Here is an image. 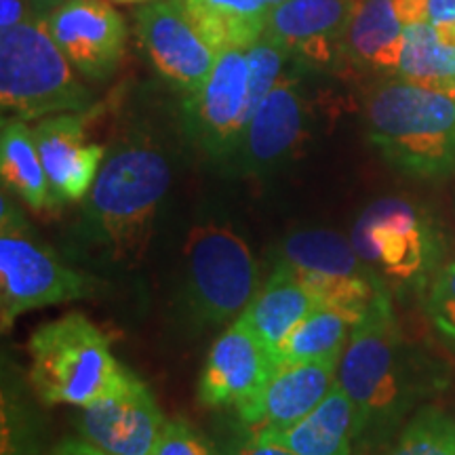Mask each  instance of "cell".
I'll use <instances>...</instances> for the list:
<instances>
[{"mask_svg":"<svg viewBox=\"0 0 455 455\" xmlns=\"http://www.w3.org/2000/svg\"><path fill=\"white\" fill-rule=\"evenodd\" d=\"M169 186L171 164L155 141H121L101 163L84 196L76 226L78 244L104 266H138Z\"/></svg>","mask_w":455,"mask_h":455,"instance_id":"1","label":"cell"},{"mask_svg":"<svg viewBox=\"0 0 455 455\" xmlns=\"http://www.w3.org/2000/svg\"><path fill=\"white\" fill-rule=\"evenodd\" d=\"M338 382L355 407L356 441L388 435L419 396L413 355L386 287L352 329L339 361Z\"/></svg>","mask_w":455,"mask_h":455,"instance_id":"2","label":"cell"},{"mask_svg":"<svg viewBox=\"0 0 455 455\" xmlns=\"http://www.w3.org/2000/svg\"><path fill=\"white\" fill-rule=\"evenodd\" d=\"M369 141L411 178L455 173V93L403 78L379 83L365 106Z\"/></svg>","mask_w":455,"mask_h":455,"instance_id":"3","label":"cell"},{"mask_svg":"<svg viewBox=\"0 0 455 455\" xmlns=\"http://www.w3.org/2000/svg\"><path fill=\"white\" fill-rule=\"evenodd\" d=\"M32 390L47 405L87 407L135 382L112 355L110 341L81 312H68L30 335Z\"/></svg>","mask_w":455,"mask_h":455,"instance_id":"4","label":"cell"},{"mask_svg":"<svg viewBox=\"0 0 455 455\" xmlns=\"http://www.w3.org/2000/svg\"><path fill=\"white\" fill-rule=\"evenodd\" d=\"M47 21L28 17L0 34V106L13 121H41L68 112H87L93 93L76 76Z\"/></svg>","mask_w":455,"mask_h":455,"instance_id":"5","label":"cell"},{"mask_svg":"<svg viewBox=\"0 0 455 455\" xmlns=\"http://www.w3.org/2000/svg\"><path fill=\"white\" fill-rule=\"evenodd\" d=\"M98 281L70 268L47 243L34 235L24 212L0 198V323L3 329L26 312L91 298Z\"/></svg>","mask_w":455,"mask_h":455,"instance_id":"6","label":"cell"},{"mask_svg":"<svg viewBox=\"0 0 455 455\" xmlns=\"http://www.w3.org/2000/svg\"><path fill=\"white\" fill-rule=\"evenodd\" d=\"M184 259V308L195 327L224 325L258 293V261L232 226L212 220L192 228Z\"/></svg>","mask_w":455,"mask_h":455,"instance_id":"7","label":"cell"},{"mask_svg":"<svg viewBox=\"0 0 455 455\" xmlns=\"http://www.w3.org/2000/svg\"><path fill=\"white\" fill-rule=\"evenodd\" d=\"M350 241L384 287L422 283L441 258L428 215L405 198H379L369 204L356 218Z\"/></svg>","mask_w":455,"mask_h":455,"instance_id":"8","label":"cell"},{"mask_svg":"<svg viewBox=\"0 0 455 455\" xmlns=\"http://www.w3.org/2000/svg\"><path fill=\"white\" fill-rule=\"evenodd\" d=\"M275 264L287 268L308 289L316 304L331 306L361 321L382 281L358 258L350 238L339 232L295 230L278 247Z\"/></svg>","mask_w":455,"mask_h":455,"instance_id":"9","label":"cell"},{"mask_svg":"<svg viewBox=\"0 0 455 455\" xmlns=\"http://www.w3.org/2000/svg\"><path fill=\"white\" fill-rule=\"evenodd\" d=\"M259 104L247 49H228L220 53L207 81L184 98V129L198 150L228 161Z\"/></svg>","mask_w":455,"mask_h":455,"instance_id":"10","label":"cell"},{"mask_svg":"<svg viewBox=\"0 0 455 455\" xmlns=\"http://www.w3.org/2000/svg\"><path fill=\"white\" fill-rule=\"evenodd\" d=\"M308 101L304 89L284 72L253 112L241 144L228 161L243 175L270 173L293 161L308 135Z\"/></svg>","mask_w":455,"mask_h":455,"instance_id":"11","label":"cell"},{"mask_svg":"<svg viewBox=\"0 0 455 455\" xmlns=\"http://www.w3.org/2000/svg\"><path fill=\"white\" fill-rule=\"evenodd\" d=\"M138 34L148 57L184 95L212 74L220 53L203 38L180 0H150L138 11Z\"/></svg>","mask_w":455,"mask_h":455,"instance_id":"12","label":"cell"},{"mask_svg":"<svg viewBox=\"0 0 455 455\" xmlns=\"http://www.w3.org/2000/svg\"><path fill=\"white\" fill-rule=\"evenodd\" d=\"M270 346L244 318L215 339L198 378V401L207 407H238L258 395L276 371Z\"/></svg>","mask_w":455,"mask_h":455,"instance_id":"13","label":"cell"},{"mask_svg":"<svg viewBox=\"0 0 455 455\" xmlns=\"http://www.w3.org/2000/svg\"><path fill=\"white\" fill-rule=\"evenodd\" d=\"M47 28L84 78L106 81L116 72L127 43V24L106 0H66L49 15Z\"/></svg>","mask_w":455,"mask_h":455,"instance_id":"14","label":"cell"},{"mask_svg":"<svg viewBox=\"0 0 455 455\" xmlns=\"http://www.w3.org/2000/svg\"><path fill=\"white\" fill-rule=\"evenodd\" d=\"M167 419L138 378L118 395L81 407L76 430L108 455H155Z\"/></svg>","mask_w":455,"mask_h":455,"instance_id":"15","label":"cell"},{"mask_svg":"<svg viewBox=\"0 0 455 455\" xmlns=\"http://www.w3.org/2000/svg\"><path fill=\"white\" fill-rule=\"evenodd\" d=\"M341 358L278 365L258 395L236 407L251 432L283 430L299 422L329 395L338 379Z\"/></svg>","mask_w":455,"mask_h":455,"instance_id":"16","label":"cell"},{"mask_svg":"<svg viewBox=\"0 0 455 455\" xmlns=\"http://www.w3.org/2000/svg\"><path fill=\"white\" fill-rule=\"evenodd\" d=\"M32 133L55 203L64 207L66 203L83 201L104 163V146L87 140L83 114L41 118Z\"/></svg>","mask_w":455,"mask_h":455,"instance_id":"17","label":"cell"},{"mask_svg":"<svg viewBox=\"0 0 455 455\" xmlns=\"http://www.w3.org/2000/svg\"><path fill=\"white\" fill-rule=\"evenodd\" d=\"M355 4L356 0H283L270 11L266 36L304 64L335 66Z\"/></svg>","mask_w":455,"mask_h":455,"instance_id":"18","label":"cell"},{"mask_svg":"<svg viewBox=\"0 0 455 455\" xmlns=\"http://www.w3.org/2000/svg\"><path fill=\"white\" fill-rule=\"evenodd\" d=\"M405 44V21L396 0H356L344 38L339 61L358 74L395 78Z\"/></svg>","mask_w":455,"mask_h":455,"instance_id":"19","label":"cell"},{"mask_svg":"<svg viewBox=\"0 0 455 455\" xmlns=\"http://www.w3.org/2000/svg\"><path fill=\"white\" fill-rule=\"evenodd\" d=\"M251 439L298 455H352V445L356 443L355 407L335 379L329 395L299 422L283 430L255 432Z\"/></svg>","mask_w":455,"mask_h":455,"instance_id":"20","label":"cell"},{"mask_svg":"<svg viewBox=\"0 0 455 455\" xmlns=\"http://www.w3.org/2000/svg\"><path fill=\"white\" fill-rule=\"evenodd\" d=\"M315 306L316 299L312 298L308 289L284 266L275 264L268 281L258 289L251 304L243 310L241 316L276 355L284 339Z\"/></svg>","mask_w":455,"mask_h":455,"instance_id":"21","label":"cell"},{"mask_svg":"<svg viewBox=\"0 0 455 455\" xmlns=\"http://www.w3.org/2000/svg\"><path fill=\"white\" fill-rule=\"evenodd\" d=\"M180 4L218 53L258 43L272 11L266 0H180Z\"/></svg>","mask_w":455,"mask_h":455,"instance_id":"22","label":"cell"},{"mask_svg":"<svg viewBox=\"0 0 455 455\" xmlns=\"http://www.w3.org/2000/svg\"><path fill=\"white\" fill-rule=\"evenodd\" d=\"M0 175L4 190H11L24 201L32 212H57L47 173L32 129L24 121L3 118L0 131Z\"/></svg>","mask_w":455,"mask_h":455,"instance_id":"23","label":"cell"},{"mask_svg":"<svg viewBox=\"0 0 455 455\" xmlns=\"http://www.w3.org/2000/svg\"><path fill=\"white\" fill-rule=\"evenodd\" d=\"M356 323L346 312L316 304L278 348V365L341 358Z\"/></svg>","mask_w":455,"mask_h":455,"instance_id":"24","label":"cell"},{"mask_svg":"<svg viewBox=\"0 0 455 455\" xmlns=\"http://www.w3.org/2000/svg\"><path fill=\"white\" fill-rule=\"evenodd\" d=\"M398 78L455 93V47L443 41L428 21L405 26Z\"/></svg>","mask_w":455,"mask_h":455,"instance_id":"25","label":"cell"},{"mask_svg":"<svg viewBox=\"0 0 455 455\" xmlns=\"http://www.w3.org/2000/svg\"><path fill=\"white\" fill-rule=\"evenodd\" d=\"M388 455H455V422L436 407L411 418Z\"/></svg>","mask_w":455,"mask_h":455,"instance_id":"26","label":"cell"},{"mask_svg":"<svg viewBox=\"0 0 455 455\" xmlns=\"http://www.w3.org/2000/svg\"><path fill=\"white\" fill-rule=\"evenodd\" d=\"M13 388L3 390V455H32L36 451L34 430L28 422L26 405L13 395Z\"/></svg>","mask_w":455,"mask_h":455,"instance_id":"27","label":"cell"},{"mask_svg":"<svg viewBox=\"0 0 455 455\" xmlns=\"http://www.w3.org/2000/svg\"><path fill=\"white\" fill-rule=\"evenodd\" d=\"M428 315L449 344L455 346V258L436 275L428 293Z\"/></svg>","mask_w":455,"mask_h":455,"instance_id":"28","label":"cell"},{"mask_svg":"<svg viewBox=\"0 0 455 455\" xmlns=\"http://www.w3.org/2000/svg\"><path fill=\"white\" fill-rule=\"evenodd\" d=\"M155 455H215L209 441L186 419H169Z\"/></svg>","mask_w":455,"mask_h":455,"instance_id":"29","label":"cell"},{"mask_svg":"<svg viewBox=\"0 0 455 455\" xmlns=\"http://www.w3.org/2000/svg\"><path fill=\"white\" fill-rule=\"evenodd\" d=\"M426 20L443 41L455 47V0H426Z\"/></svg>","mask_w":455,"mask_h":455,"instance_id":"30","label":"cell"},{"mask_svg":"<svg viewBox=\"0 0 455 455\" xmlns=\"http://www.w3.org/2000/svg\"><path fill=\"white\" fill-rule=\"evenodd\" d=\"M24 17V0H0V32L20 26Z\"/></svg>","mask_w":455,"mask_h":455,"instance_id":"31","label":"cell"},{"mask_svg":"<svg viewBox=\"0 0 455 455\" xmlns=\"http://www.w3.org/2000/svg\"><path fill=\"white\" fill-rule=\"evenodd\" d=\"M232 455H298L289 449L276 447V445H268V443H259V441H247L243 445L236 447V451Z\"/></svg>","mask_w":455,"mask_h":455,"instance_id":"32","label":"cell"},{"mask_svg":"<svg viewBox=\"0 0 455 455\" xmlns=\"http://www.w3.org/2000/svg\"><path fill=\"white\" fill-rule=\"evenodd\" d=\"M53 455H108L101 451V449L93 447L91 443L84 439H66L64 443H60V447L55 449Z\"/></svg>","mask_w":455,"mask_h":455,"instance_id":"33","label":"cell"},{"mask_svg":"<svg viewBox=\"0 0 455 455\" xmlns=\"http://www.w3.org/2000/svg\"><path fill=\"white\" fill-rule=\"evenodd\" d=\"M64 3H66V0H30L32 17L47 21L49 15L53 13L57 7H61Z\"/></svg>","mask_w":455,"mask_h":455,"instance_id":"34","label":"cell"},{"mask_svg":"<svg viewBox=\"0 0 455 455\" xmlns=\"http://www.w3.org/2000/svg\"><path fill=\"white\" fill-rule=\"evenodd\" d=\"M266 3H268V4H270V7H272V9H275V7H276V4H281V3H283V0H266Z\"/></svg>","mask_w":455,"mask_h":455,"instance_id":"35","label":"cell"}]
</instances>
